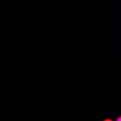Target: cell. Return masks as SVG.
<instances>
[{
	"instance_id": "6da1fadb",
	"label": "cell",
	"mask_w": 121,
	"mask_h": 121,
	"mask_svg": "<svg viewBox=\"0 0 121 121\" xmlns=\"http://www.w3.org/2000/svg\"><path fill=\"white\" fill-rule=\"evenodd\" d=\"M115 121H121V117L120 116L117 117V118H116V120Z\"/></svg>"
},
{
	"instance_id": "7a4b0ae2",
	"label": "cell",
	"mask_w": 121,
	"mask_h": 121,
	"mask_svg": "<svg viewBox=\"0 0 121 121\" xmlns=\"http://www.w3.org/2000/svg\"><path fill=\"white\" fill-rule=\"evenodd\" d=\"M103 121H113V120H111V119H109V118H107V119L104 120Z\"/></svg>"
}]
</instances>
